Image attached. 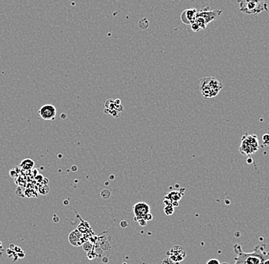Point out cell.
Segmentation results:
<instances>
[{"instance_id": "cell-1", "label": "cell", "mask_w": 269, "mask_h": 264, "mask_svg": "<svg viewBox=\"0 0 269 264\" xmlns=\"http://www.w3.org/2000/svg\"><path fill=\"white\" fill-rule=\"evenodd\" d=\"M266 245L260 244L255 247L251 253H246L242 250V246L236 243L234 245V252L237 254L235 264H263L265 260H269V252L265 250Z\"/></svg>"}, {"instance_id": "cell-2", "label": "cell", "mask_w": 269, "mask_h": 264, "mask_svg": "<svg viewBox=\"0 0 269 264\" xmlns=\"http://www.w3.org/2000/svg\"><path fill=\"white\" fill-rule=\"evenodd\" d=\"M223 87V83L215 77H203L200 80V91L204 99L216 97Z\"/></svg>"}, {"instance_id": "cell-3", "label": "cell", "mask_w": 269, "mask_h": 264, "mask_svg": "<svg viewBox=\"0 0 269 264\" xmlns=\"http://www.w3.org/2000/svg\"><path fill=\"white\" fill-rule=\"evenodd\" d=\"M242 12L248 15H258L268 12V0H236Z\"/></svg>"}, {"instance_id": "cell-4", "label": "cell", "mask_w": 269, "mask_h": 264, "mask_svg": "<svg viewBox=\"0 0 269 264\" xmlns=\"http://www.w3.org/2000/svg\"><path fill=\"white\" fill-rule=\"evenodd\" d=\"M259 148L258 137L254 134L242 137V144L239 148V151L243 155H251L256 152Z\"/></svg>"}, {"instance_id": "cell-5", "label": "cell", "mask_w": 269, "mask_h": 264, "mask_svg": "<svg viewBox=\"0 0 269 264\" xmlns=\"http://www.w3.org/2000/svg\"><path fill=\"white\" fill-rule=\"evenodd\" d=\"M123 111L122 105L120 99H108L105 102V108L104 112L113 116L114 118H118L120 116V113Z\"/></svg>"}, {"instance_id": "cell-6", "label": "cell", "mask_w": 269, "mask_h": 264, "mask_svg": "<svg viewBox=\"0 0 269 264\" xmlns=\"http://www.w3.org/2000/svg\"><path fill=\"white\" fill-rule=\"evenodd\" d=\"M223 13V11L220 9H215V10H210V8L207 7L205 9L199 10L197 12V17H200L203 19L207 25L211 23L212 22L215 21L216 18H219L221 14Z\"/></svg>"}, {"instance_id": "cell-7", "label": "cell", "mask_w": 269, "mask_h": 264, "mask_svg": "<svg viewBox=\"0 0 269 264\" xmlns=\"http://www.w3.org/2000/svg\"><path fill=\"white\" fill-rule=\"evenodd\" d=\"M57 110L56 108L53 105L47 104L41 107L38 111V114L41 118L44 120H49V121H53L56 117Z\"/></svg>"}, {"instance_id": "cell-8", "label": "cell", "mask_w": 269, "mask_h": 264, "mask_svg": "<svg viewBox=\"0 0 269 264\" xmlns=\"http://www.w3.org/2000/svg\"><path fill=\"white\" fill-rule=\"evenodd\" d=\"M167 255L172 261L178 263V262H181L186 257V251L182 246H175L169 252H167Z\"/></svg>"}, {"instance_id": "cell-9", "label": "cell", "mask_w": 269, "mask_h": 264, "mask_svg": "<svg viewBox=\"0 0 269 264\" xmlns=\"http://www.w3.org/2000/svg\"><path fill=\"white\" fill-rule=\"evenodd\" d=\"M133 212L134 219L144 218L147 214L150 213V206L145 202H138L133 206Z\"/></svg>"}, {"instance_id": "cell-10", "label": "cell", "mask_w": 269, "mask_h": 264, "mask_svg": "<svg viewBox=\"0 0 269 264\" xmlns=\"http://www.w3.org/2000/svg\"><path fill=\"white\" fill-rule=\"evenodd\" d=\"M197 9H186L180 15V20L185 25H191L197 18Z\"/></svg>"}, {"instance_id": "cell-11", "label": "cell", "mask_w": 269, "mask_h": 264, "mask_svg": "<svg viewBox=\"0 0 269 264\" xmlns=\"http://www.w3.org/2000/svg\"><path fill=\"white\" fill-rule=\"evenodd\" d=\"M69 241L74 246H78L84 243V239L82 234L78 230H75L70 234Z\"/></svg>"}, {"instance_id": "cell-12", "label": "cell", "mask_w": 269, "mask_h": 264, "mask_svg": "<svg viewBox=\"0 0 269 264\" xmlns=\"http://www.w3.org/2000/svg\"><path fill=\"white\" fill-rule=\"evenodd\" d=\"M183 192H180V191H171L169 193H167V195L164 196V199H167L171 203H173V202H179L180 199L183 196Z\"/></svg>"}, {"instance_id": "cell-13", "label": "cell", "mask_w": 269, "mask_h": 264, "mask_svg": "<svg viewBox=\"0 0 269 264\" xmlns=\"http://www.w3.org/2000/svg\"><path fill=\"white\" fill-rule=\"evenodd\" d=\"M34 162L31 159H26L25 160H23L21 164V167L23 169L25 170H30V169H32V167H34Z\"/></svg>"}, {"instance_id": "cell-14", "label": "cell", "mask_w": 269, "mask_h": 264, "mask_svg": "<svg viewBox=\"0 0 269 264\" xmlns=\"http://www.w3.org/2000/svg\"><path fill=\"white\" fill-rule=\"evenodd\" d=\"M164 211L165 215H171L174 213V211H175V208H174V206L172 205V204H168V205H165Z\"/></svg>"}, {"instance_id": "cell-15", "label": "cell", "mask_w": 269, "mask_h": 264, "mask_svg": "<svg viewBox=\"0 0 269 264\" xmlns=\"http://www.w3.org/2000/svg\"><path fill=\"white\" fill-rule=\"evenodd\" d=\"M134 220L138 221V222H139V224H140V226H142V227H145V226H146L147 222H148V221H145V219H143V218H141V219H134Z\"/></svg>"}, {"instance_id": "cell-16", "label": "cell", "mask_w": 269, "mask_h": 264, "mask_svg": "<svg viewBox=\"0 0 269 264\" xmlns=\"http://www.w3.org/2000/svg\"><path fill=\"white\" fill-rule=\"evenodd\" d=\"M264 145H269V134H265L262 136Z\"/></svg>"}, {"instance_id": "cell-17", "label": "cell", "mask_w": 269, "mask_h": 264, "mask_svg": "<svg viewBox=\"0 0 269 264\" xmlns=\"http://www.w3.org/2000/svg\"><path fill=\"white\" fill-rule=\"evenodd\" d=\"M207 264H220V263L217 259H210V260H208Z\"/></svg>"}, {"instance_id": "cell-18", "label": "cell", "mask_w": 269, "mask_h": 264, "mask_svg": "<svg viewBox=\"0 0 269 264\" xmlns=\"http://www.w3.org/2000/svg\"><path fill=\"white\" fill-rule=\"evenodd\" d=\"M143 219H145V220L146 221H151V220H152L153 216H152V215L151 214V213H148V214H147L146 215H145V217L143 218Z\"/></svg>"}, {"instance_id": "cell-19", "label": "cell", "mask_w": 269, "mask_h": 264, "mask_svg": "<svg viewBox=\"0 0 269 264\" xmlns=\"http://www.w3.org/2000/svg\"><path fill=\"white\" fill-rule=\"evenodd\" d=\"M174 262L172 261L169 257H167V258H165L164 260H163L162 264H172Z\"/></svg>"}, {"instance_id": "cell-20", "label": "cell", "mask_w": 269, "mask_h": 264, "mask_svg": "<svg viewBox=\"0 0 269 264\" xmlns=\"http://www.w3.org/2000/svg\"><path fill=\"white\" fill-rule=\"evenodd\" d=\"M128 225H129V224H128V222L126 221H122L121 222H120V226H121L122 228H126V227H128Z\"/></svg>"}, {"instance_id": "cell-21", "label": "cell", "mask_w": 269, "mask_h": 264, "mask_svg": "<svg viewBox=\"0 0 269 264\" xmlns=\"http://www.w3.org/2000/svg\"><path fill=\"white\" fill-rule=\"evenodd\" d=\"M246 162H247V164H252L253 163V160L251 159V157H248V159H247V160H246Z\"/></svg>"}, {"instance_id": "cell-22", "label": "cell", "mask_w": 269, "mask_h": 264, "mask_svg": "<svg viewBox=\"0 0 269 264\" xmlns=\"http://www.w3.org/2000/svg\"><path fill=\"white\" fill-rule=\"evenodd\" d=\"M263 264H269V260H265V261L264 262V263H263Z\"/></svg>"}, {"instance_id": "cell-23", "label": "cell", "mask_w": 269, "mask_h": 264, "mask_svg": "<svg viewBox=\"0 0 269 264\" xmlns=\"http://www.w3.org/2000/svg\"><path fill=\"white\" fill-rule=\"evenodd\" d=\"M222 264H229V263H222Z\"/></svg>"}]
</instances>
